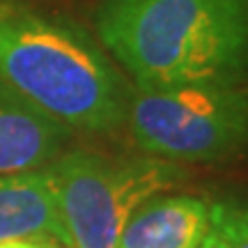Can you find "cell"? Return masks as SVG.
<instances>
[{"label": "cell", "mask_w": 248, "mask_h": 248, "mask_svg": "<svg viewBox=\"0 0 248 248\" xmlns=\"http://www.w3.org/2000/svg\"><path fill=\"white\" fill-rule=\"evenodd\" d=\"M94 23L138 90L248 83V0H101Z\"/></svg>", "instance_id": "cell-1"}, {"label": "cell", "mask_w": 248, "mask_h": 248, "mask_svg": "<svg viewBox=\"0 0 248 248\" xmlns=\"http://www.w3.org/2000/svg\"><path fill=\"white\" fill-rule=\"evenodd\" d=\"M0 78L71 131L126 122L131 92L88 32L30 9H0Z\"/></svg>", "instance_id": "cell-2"}, {"label": "cell", "mask_w": 248, "mask_h": 248, "mask_svg": "<svg viewBox=\"0 0 248 248\" xmlns=\"http://www.w3.org/2000/svg\"><path fill=\"white\" fill-rule=\"evenodd\" d=\"M46 172L69 248H117L138 207L186 179L179 163L156 156L113 159L88 150L62 152Z\"/></svg>", "instance_id": "cell-3"}, {"label": "cell", "mask_w": 248, "mask_h": 248, "mask_svg": "<svg viewBox=\"0 0 248 248\" xmlns=\"http://www.w3.org/2000/svg\"><path fill=\"white\" fill-rule=\"evenodd\" d=\"M129 129L145 154L170 163H212L248 152V88L182 85L136 90Z\"/></svg>", "instance_id": "cell-4"}, {"label": "cell", "mask_w": 248, "mask_h": 248, "mask_svg": "<svg viewBox=\"0 0 248 248\" xmlns=\"http://www.w3.org/2000/svg\"><path fill=\"white\" fill-rule=\"evenodd\" d=\"M71 129L0 78V175L42 170L64 152Z\"/></svg>", "instance_id": "cell-5"}, {"label": "cell", "mask_w": 248, "mask_h": 248, "mask_svg": "<svg viewBox=\"0 0 248 248\" xmlns=\"http://www.w3.org/2000/svg\"><path fill=\"white\" fill-rule=\"evenodd\" d=\"M209 202L195 195H154L126 221L117 248H200Z\"/></svg>", "instance_id": "cell-6"}, {"label": "cell", "mask_w": 248, "mask_h": 248, "mask_svg": "<svg viewBox=\"0 0 248 248\" xmlns=\"http://www.w3.org/2000/svg\"><path fill=\"white\" fill-rule=\"evenodd\" d=\"M53 239L69 248L46 168L0 175V241Z\"/></svg>", "instance_id": "cell-7"}, {"label": "cell", "mask_w": 248, "mask_h": 248, "mask_svg": "<svg viewBox=\"0 0 248 248\" xmlns=\"http://www.w3.org/2000/svg\"><path fill=\"white\" fill-rule=\"evenodd\" d=\"M200 248H248V202L234 198L209 202V228Z\"/></svg>", "instance_id": "cell-8"}, {"label": "cell", "mask_w": 248, "mask_h": 248, "mask_svg": "<svg viewBox=\"0 0 248 248\" xmlns=\"http://www.w3.org/2000/svg\"><path fill=\"white\" fill-rule=\"evenodd\" d=\"M35 239H5L0 241V248H32Z\"/></svg>", "instance_id": "cell-9"}, {"label": "cell", "mask_w": 248, "mask_h": 248, "mask_svg": "<svg viewBox=\"0 0 248 248\" xmlns=\"http://www.w3.org/2000/svg\"><path fill=\"white\" fill-rule=\"evenodd\" d=\"M32 248H67V246H62V244H58L53 239H35Z\"/></svg>", "instance_id": "cell-10"}]
</instances>
